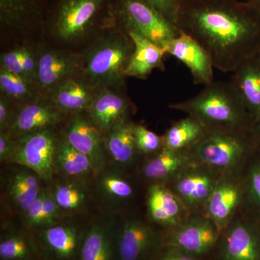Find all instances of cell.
I'll return each mask as SVG.
<instances>
[{
  "label": "cell",
  "mask_w": 260,
  "mask_h": 260,
  "mask_svg": "<svg viewBox=\"0 0 260 260\" xmlns=\"http://www.w3.org/2000/svg\"><path fill=\"white\" fill-rule=\"evenodd\" d=\"M177 25L224 73L255 55L260 44V15L244 0H181Z\"/></svg>",
  "instance_id": "1"
},
{
  "label": "cell",
  "mask_w": 260,
  "mask_h": 260,
  "mask_svg": "<svg viewBox=\"0 0 260 260\" xmlns=\"http://www.w3.org/2000/svg\"><path fill=\"white\" fill-rule=\"evenodd\" d=\"M114 25L112 0H53L42 36L72 50Z\"/></svg>",
  "instance_id": "2"
},
{
  "label": "cell",
  "mask_w": 260,
  "mask_h": 260,
  "mask_svg": "<svg viewBox=\"0 0 260 260\" xmlns=\"http://www.w3.org/2000/svg\"><path fill=\"white\" fill-rule=\"evenodd\" d=\"M199 120L207 129L254 131L252 118L229 82H215L205 85L200 93L190 99L169 106Z\"/></svg>",
  "instance_id": "3"
},
{
  "label": "cell",
  "mask_w": 260,
  "mask_h": 260,
  "mask_svg": "<svg viewBox=\"0 0 260 260\" xmlns=\"http://www.w3.org/2000/svg\"><path fill=\"white\" fill-rule=\"evenodd\" d=\"M135 50L129 36L116 25L98 34L82 51L81 76L98 89L122 90Z\"/></svg>",
  "instance_id": "4"
},
{
  "label": "cell",
  "mask_w": 260,
  "mask_h": 260,
  "mask_svg": "<svg viewBox=\"0 0 260 260\" xmlns=\"http://www.w3.org/2000/svg\"><path fill=\"white\" fill-rule=\"evenodd\" d=\"M114 23L124 32H134L155 44L177 37L180 30L145 0H112Z\"/></svg>",
  "instance_id": "5"
},
{
  "label": "cell",
  "mask_w": 260,
  "mask_h": 260,
  "mask_svg": "<svg viewBox=\"0 0 260 260\" xmlns=\"http://www.w3.org/2000/svg\"><path fill=\"white\" fill-rule=\"evenodd\" d=\"M254 132V131H253ZM248 132L209 129L193 146L189 156L208 167L229 170L242 161L250 148Z\"/></svg>",
  "instance_id": "6"
},
{
  "label": "cell",
  "mask_w": 260,
  "mask_h": 260,
  "mask_svg": "<svg viewBox=\"0 0 260 260\" xmlns=\"http://www.w3.org/2000/svg\"><path fill=\"white\" fill-rule=\"evenodd\" d=\"M61 137L53 126L18 138L11 164L31 169L46 182L52 180Z\"/></svg>",
  "instance_id": "7"
},
{
  "label": "cell",
  "mask_w": 260,
  "mask_h": 260,
  "mask_svg": "<svg viewBox=\"0 0 260 260\" xmlns=\"http://www.w3.org/2000/svg\"><path fill=\"white\" fill-rule=\"evenodd\" d=\"M53 0H0L3 37L27 39L42 35L43 24Z\"/></svg>",
  "instance_id": "8"
},
{
  "label": "cell",
  "mask_w": 260,
  "mask_h": 260,
  "mask_svg": "<svg viewBox=\"0 0 260 260\" xmlns=\"http://www.w3.org/2000/svg\"><path fill=\"white\" fill-rule=\"evenodd\" d=\"M81 53L56 47L38 49V67L36 83L41 93L50 95L61 83L81 75Z\"/></svg>",
  "instance_id": "9"
},
{
  "label": "cell",
  "mask_w": 260,
  "mask_h": 260,
  "mask_svg": "<svg viewBox=\"0 0 260 260\" xmlns=\"http://www.w3.org/2000/svg\"><path fill=\"white\" fill-rule=\"evenodd\" d=\"M85 230L77 224L61 222L38 230L43 260L78 259Z\"/></svg>",
  "instance_id": "10"
},
{
  "label": "cell",
  "mask_w": 260,
  "mask_h": 260,
  "mask_svg": "<svg viewBox=\"0 0 260 260\" xmlns=\"http://www.w3.org/2000/svg\"><path fill=\"white\" fill-rule=\"evenodd\" d=\"M66 116L56 107L50 97L42 95L17 107L8 133L18 139L39 130L56 126Z\"/></svg>",
  "instance_id": "11"
},
{
  "label": "cell",
  "mask_w": 260,
  "mask_h": 260,
  "mask_svg": "<svg viewBox=\"0 0 260 260\" xmlns=\"http://www.w3.org/2000/svg\"><path fill=\"white\" fill-rule=\"evenodd\" d=\"M62 135L70 145L90 159L97 174L107 167L104 137L86 114L73 115Z\"/></svg>",
  "instance_id": "12"
},
{
  "label": "cell",
  "mask_w": 260,
  "mask_h": 260,
  "mask_svg": "<svg viewBox=\"0 0 260 260\" xmlns=\"http://www.w3.org/2000/svg\"><path fill=\"white\" fill-rule=\"evenodd\" d=\"M167 54L177 58L187 67L195 84L209 85L213 82V61L204 48L190 36L181 31L177 37L161 44Z\"/></svg>",
  "instance_id": "13"
},
{
  "label": "cell",
  "mask_w": 260,
  "mask_h": 260,
  "mask_svg": "<svg viewBox=\"0 0 260 260\" xmlns=\"http://www.w3.org/2000/svg\"><path fill=\"white\" fill-rule=\"evenodd\" d=\"M156 235L148 224L135 218L116 227V260H143L155 245Z\"/></svg>",
  "instance_id": "14"
},
{
  "label": "cell",
  "mask_w": 260,
  "mask_h": 260,
  "mask_svg": "<svg viewBox=\"0 0 260 260\" xmlns=\"http://www.w3.org/2000/svg\"><path fill=\"white\" fill-rule=\"evenodd\" d=\"M132 111L131 102L122 90L102 88L98 90L85 114L104 135L119 121L129 118Z\"/></svg>",
  "instance_id": "15"
},
{
  "label": "cell",
  "mask_w": 260,
  "mask_h": 260,
  "mask_svg": "<svg viewBox=\"0 0 260 260\" xmlns=\"http://www.w3.org/2000/svg\"><path fill=\"white\" fill-rule=\"evenodd\" d=\"M217 232L211 220L199 217L191 218L178 228L168 245L186 254H203L215 244Z\"/></svg>",
  "instance_id": "16"
},
{
  "label": "cell",
  "mask_w": 260,
  "mask_h": 260,
  "mask_svg": "<svg viewBox=\"0 0 260 260\" xmlns=\"http://www.w3.org/2000/svg\"><path fill=\"white\" fill-rule=\"evenodd\" d=\"M5 180V195L15 212L23 215L43 189L42 179L31 169L14 164Z\"/></svg>",
  "instance_id": "17"
},
{
  "label": "cell",
  "mask_w": 260,
  "mask_h": 260,
  "mask_svg": "<svg viewBox=\"0 0 260 260\" xmlns=\"http://www.w3.org/2000/svg\"><path fill=\"white\" fill-rule=\"evenodd\" d=\"M99 90L78 75L58 85L49 96L61 112L75 115L87 112Z\"/></svg>",
  "instance_id": "18"
},
{
  "label": "cell",
  "mask_w": 260,
  "mask_h": 260,
  "mask_svg": "<svg viewBox=\"0 0 260 260\" xmlns=\"http://www.w3.org/2000/svg\"><path fill=\"white\" fill-rule=\"evenodd\" d=\"M230 81L256 125L260 122V58L257 54L243 61L233 72Z\"/></svg>",
  "instance_id": "19"
},
{
  "label": "cell",
  "mask_w": 260,
  "mask_h": 260,
  "mask_svg": "<svg viewBox=\"0 0 260 260\" xmlns=\"http://www.w3.org/2000/svg\"><path fill=\"white\" fill-rule=\"evenodd\" d=\"M135 126L136 124L127 118L103 135L108 158L118 169L131 165L140 153L135 139Z\"/></svg>",
  "instance_id": "20"
},
{
  "label": "cell",
  "mask_w": 260,
  "mask_h": 260,
  "mask_svg": "<svg viewBox=\"0 0 260 260\" xmlns=\"http://www.w3.org/2000/svg\"><path fill=\"white\" fill-rule=\"evenodd\" d=\"M135 44V50L126 70V77L146 79L153 70L164 71V48L134 32H126Z\"/></svg>",
  "instance_id": "21"
},
{
  "label": "cell",
  "mask_w": 260,
  "mask_h": 260,
  "mask_svg": "<svg viewBox=\"0 0 260 260\" xmlns=\"http://www.w3.org/2000/svg\"><path fill=\"white\" fill-rule=\"evenodd\" d=\"M115 233L112 221L86 228L78 260H116Z\"/></svg>",
  "instance_id": "22"
},
{
  "label": "cell",
  "mask_w": 260,
  "mask_h": 260,
  "mask_svg": "<svg viewBox=\"0 0 260 260\" xmlns=\"http://www.w3.org/2000/svg\"><path fill=\"white\" fill-rule=\"evenodd\" d=\"M0 260H43L37 240L28 233L5 223L0 238Z\"/></svg>",
  "instance_id": "23"
},
{
  "label": "cell",
  "mask_w": 260,
  "mask_h": 260,
  "mask_svg": "<svg viewBox=\"0 0 260 260\" xmlns=\"http://www.w3.org/2000/svg\"><path fill=\"white\" fill-rule=\"evenodd\" d=\"M181 201L174 191L156 184L148 189V210L150 218L165 226H176L180 222Z\"/></svg>",
  "instance_id": "24"
},
{
  "label": "cell",
  "mask_w": 260,
  "mask_h": 260,
  "mask_svg": "<svg viewBox=\"0 0 260 260\" xmlns=\"http://www.w3.org/2000/svg\"><path fill=\"white\" fill-rule=\"evenodd\" d=\"M241 200V190L235 183L225 181L218 183L206 202L210 220L218 232L225 227Z\"/></svg>",
  "instance_id": "25"
},
{
  "label": "cell",
  "mask_w": 260,
  "mask_h": 260,
  "mask_svg": "<svg viewBox=\"0 0 260 260\" xmlns=\"http://www.w3.org/2000/svg\"><path fill=\"white\" fill-rule=\"evenodd\" d=\"M54 172L60 177L84 181L97 175L90 159L70 145L62 135L56 152Z\"/></svg>",
  "instance_id": "26"
},
{
  "label": "cell",
  "mask_w": 260,
  "mask_h": 260,
  "mask_svg": "<svg viewBox=\"0 0 260 260\" xmlns=\"http://www.w3.org/2000/svg\"><path fill=\"white\" fill-rule=\"evenodd\" d=\"M225 260H260V242L253 228L237 223L225 238L223 249Z\"/></svg>",
  "instance_id": "27"
},
{
  "label": "cell",
  "mask_w": 260,
  "mask_h": 260,
  "mask_svg": "<svg viewBox=\"0 0 260 260\" xmlns=\"http://www.w3.org/2000/svg\"><path fill=\"white\" fill-rule=\"evenodd\" d=\"M217 184L206 173L190 172L182 174L176 181L174 192L181 203L189 206H196L206 203Z\"/></svg>",
  "instance_id": "28"
},
{
  "label": "cell",
  "mask_w": 260,
  "mask_h": 260,
  "mask_svg": "<svg viewBox=\"0 0 260 260\" xmlns=\"http://www.w3.org/2000/svg\"><path fill=\"white\" fill-rule=\"evenodd\" d=\"M88 181L60 177L49 186L56 203L63 213L83 210L90 200Z\"/></svg>",
  "instance_id": "29"
},
{
  "label": "cell",
  "mask_w": 260,
  "mask_h": 260,
  "mask_svg": "<svg viewBox=\"0 0 260 260\" xmlns=\"http://www.w3.org/2000/svg\"><path fill=\"white\" fill-rule=\"evenodd\" d=\"M190 160L184 151H174L162 148L149 159L143 167V176L148 180L166 181L182 171Z\"/></svg>",
  "instance_id": "30"
},
{
  "label": "cell",
  "mask_w": 260,
  "mask_h": 260,
  "mask_svg": "<svg viewBox=\"0 0 260 260\" xmlns=\"http://www.w3.org/2000/svg\"><path fill=\"white\" fill-rule=\"evenodd\" d=\"M207 128L191 116L176 121L166 132L164 138V148L174 151H184L190 148L205 134Z\"/></svg>",
  "instance_id": "31"
},
{
  "label": "cell",
  "mask_w": 260,
  "mask_h": 260,
  "mask_svg": "<svg viewBox=\"0 0 260 260\" xmlns=\"http://www.w3.org/2000/svg\"><path fill=\"white\" fill-rule=\"evenodd\" d=\"M107 167L99 173L96 188L103 201L109 206H119L133 197V186L119 172V169Z\"/></svg>",
  "instance_id": "32"
},
{
  "label": "cell",
  "mask_w": 260,
  "mask_h": 260,
  "mask_svg": "<svg viewBox=\"0 0 260 260\" xmlns=\"http://www.w3.org/2000/svg\"><path fill=\"white\" fill-rule=\"evenodd\" d=\"M0 91L16 105L36 100L43 95L37 83L21 75L13 74L0 67Z\"/></svg>",
  "instance_id": "33"
},
{
  "label": "cell",
  "mask_w": 260,
  "mask_h": 260,
  "mask_svg": "<svg viewBox=\"0 0 260 260\" xmlns=\"http://www.w3.org/2000/svg\"><path fill=\"white\" fill-rule=\"evenodd\" d=\"M135 139L140 153L154 155L164 148L162 136L155 134L143 125L135 126Z\"/></svg>",
  "instance_id": "34"
},
{
  "label": "cell",
  "mask_w": 260,
  "mask_h": 260,
  "mask_svg": "<svg viewBox=\"0 0 260 260\" xmlns=\"http://www.w3.org/2000/svg\"><path fill=\"white\" fill-rule=\"evenodd\" d=\"M62 211L56 203L50 188L44 187V206H43L42 229L51 226L60 222Z\"/></svg>",
  "instance_id": "35"
},
{
  "label": "cell",
  "mask_w": 260,
  "mask_h": 260,
  "mask_svg": "<svg viewBox=\"0 0 260 260\" xmlns=\"http://www.w3.org/2000/svg\"><path fill=\"white\" fill-rule=\"evenodd\" d=\"M44 187L37 199L21 215L24 225L30 230H40L42 227L43 206H44Z\"/></svg>",
  "instance_id": "36"
},
{
  "label": "cell",
  "mask_w": 260,
  "mask_h": 260,
  "mask_svg": "<svg viewBox=\"0 0 260 260\" xmlns=\"http://www.w3.org/2000/svg\"><path fill=\"white\" fill-rule=\"evenodd\" d=\"M0 63V67L7 71L26 78L22 65V46L2 53Z\"/></svg>",
  "instance_id": "37"
},
{
  "label": "cell",
  "mask_w": 260,
  "mask_h": 260,
  "mask_svg": "<svg viewBox=\"0 0 260 260\" xmlns=\"http://www.w3.org/2000/svg\"><path fill=\"white\" fill-rule=\"evenodd\" d=\"M158 12L164 18L177 26L180 10L179 0H145Z\"/></svg>",
  "instance_id": "38"
},
{
  "label": "cell",
  "mask_w": 260,
  "mask_h": 260,
  "mask_svg": "<svg viewBox=\"0 0 260 260\" xmlns=\"http://www.w3.org/2000/svg\"><path fill=\"white\" fill-rule=\"evenodd\" d=\"M22 65L26 78L36 83L38 67V49H35L32 46H22Z\"/></svg>",
  "instance_id": "39"
},
{
  "label": "cell",
  "mask_w": 260,
  "mask_h": 260,
  "mask_svg": "<svg viewBox=\"0 0 260 260\" xmlns=\"http://www.w3.org/2000/svg\"><path fill=\"white\" fill-rule=\"evenodd\" d=\"M18 105L0 94V132H8Z\"/></svg>",
  "instance_id": "40"
},
{
  "label": "cell",
  "mask_w": 260,
  "mask_h": 260,
  "mask_svg": "<svg viewBox=\"0 0 260 260\" xmlns=\"http://www.w3.org/2000/svg\"><path fill=\"white\" fill-rule=\"evenodd\" d=\"M16 138L8 132H0V161L11 164L17 145Z\"/></svg>",
  "instance_id": "41"
},
{
  "label": "cell",
  "mask_w": 260,
  "mask_h": 260,
  "mask_svg": "<svg viewBox=\"0 0 260 260\" xmlns=\"http://www.w3.org/2000/svg\"><path fill=\"white\" fill-rule=\"evenodd\" d=\"M249 191L254 203L260 207V162L251 167L249 171Z\"/></svg>",
  "instance_id": "42"
},
{
  "label": "cell",
  "mask_w": 260,
  "mask_h": 260,
  "mask_svg": "<svg viewBox=\"0 0 260 260\" xmlns=\"http://www.w3.org/2000/svg\"><path fill=\"white\" fill-rule=\"evenodd\" d=\"M161 260H197L190 256L186 255V253L176 251L175 252L168 254Z\"/></svg>",
  "instance_id": "43"
},
{
  "label": "cell",
  "mask_w": 260,
  "mask_h": 260,
  "mask_svg": "<svg viewBox=\"0 0 260 260\" xmlns=\"http://www.w3.org/2000/svg\"><path fill=\"white\" fill-rule=\"evenodd\" d=\"M260 15V0H244Z\"/></svg>",
  "instance_id": "44"
},
{
  "label": "cell",
  "mask_w": 260,
  "mask_h": 260,
  "mask_svg": "<svg viewBox=\"0 0 260 260\" xmlns=\"http://www.w3.org/2000/svg\"><path fill=\"white\" fill-rule=\"evenodd\" d=\"M254 136L256 143L260 146V122L254 126Z\"/></svg>",
  "instance_id": "45"
},
{
  "label": "cell",
  "mask_w": 260,
  "mask_h": 260,
  "mask_svg": "<svg viewBox=\"0 0 260 260\" xmlns=\"http://www.w3.org/2000/svg\"><path fill=\"white\" fill-rule=\"evenodd\" d=\"M256 54H257L258 56L260 58V44L259 48H258L257 51H256Z\"/></svg>",
  "instance_id": "46"
},
{
  "label": "cell",
  "mask_w": 260,
  "mask_h": 260,
  "mask_svg": "<svg viewBox=\"0 0 260 260\" xmlns=\"http://www.w3.org/2000/svg\"><path fill=\"white\" fill-rule=\"evenodd\" d=\"M179 1H181V0H179Z\"/></svg>",
  "instance_id": "47"
}]
</instances>
